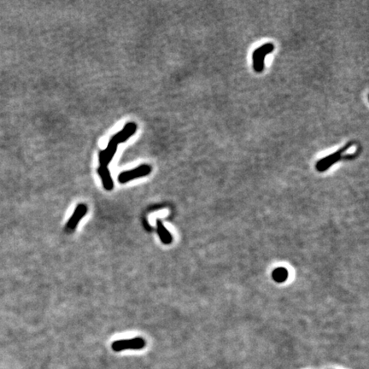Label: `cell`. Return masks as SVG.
<instances>
[{
	"label": "cell",
	"instance_id": "cell-1",
	"mask_svg": "<svg viewBox=\"0 0 369 369\" xmlns=\"http://www.w3.org/2000/svg\"><path fill=\"white\" fill-rule=\"evenodd\" d=\"M137 129H138L137 124L134 121H130L125 125L124 128H122L121 131L113 135L108 143L107 147L99 152V156H98L99 167L98 168H108V165L112 161L115 152L117 151L119 144L126 142L131 138L132 136L136 133Z\"/></svg>",
	"mask_w": 369,
	"mask_h": 369
},
{
	"label": "cell",
	"instance_id": "cell-2",
	"mask_svg": "<svg viewBox=\"0 0 369 369\" xmlns=\"http://www.w3.org/2000/svg\"><path fill=\"white\" fill-rule=\"evenodd\" d=\"M362 150L363 148L358 141H349L345 146L340 148L339 151L317 161L316 164V170L319 173H323L338 161L354 160L361 154Z\"/></svg>",
	"mask_w": 369,
	"mask_h": 369
},
{
	"label": "cell",
	"instance_id": "cell-3",
	"mask_svg": "<svg viewBox=\"0 0 369 369\" xmlns=\"http://www.w3.org/2000/svg\"><path fill=\"white\" fill-rule=\"evenodd\" d=\"M276 49V46L269 42L256 48L252 54V66L254 70L261 74L264 70V59L266 56L273 52Z\"/></svg>",
	"mask_w": 369,
	"mask_h": 369
},
{
	"label": "cell",
	"instance_id": "cell-4",
	"mask_svg": "<svg viewBox=\"0 0 369 369\" xmlns=\"http://www.w3.org/2000/svg\"><path fill=\"white\" fill-rule=\"evenodd\" d=\"M151 172H152V167L151 165L144 163V164L139 165L137 168H133L131 170L121 172V174L118 175V182L121 184H125L136 179L148 176L151 175Z\"/></svg>",
	"mask_w": 369,
	"mask_h": 369
},
{
	"label": "cell",
	"instance_id": "cell-5",
	"mask_svg": "<svg viewBox=\"0 0 369 369\" xmlns=\"http://www.w3.org/2000/svg\"><path fill=\"white\" fill-rule=\"evenodd\" d=\"M145 346H146V342L143 338H135V339H121V340L115 341L111 345V348L115 352H120L127 349L138 350V349H143Z\"/></svg>",
	"mask_w": 369,
	"mask_h": 369
},
{
	"label": "cell",
	"instance_id": "cell-6",
	"mask_svg": "<svg viewBox=\"0 0 369 369\" xmlns=\"http://www.w3.org/2000/svg\"><path fill=\"white\" fill-rule=\"evenodd\" d=\"M88 206L85 204H79L77 207L74 208L73 215H71L70 218L68 221L65 227V230L67 232L71 233L72 231H74L77 228L79 222H81V219L84 217L85 215L88 213Z\"/></svg>",
	"mask_w": 369,
	"mask_h": 369
},
{
	"label": "cell",
	"instance_id": "cell-7",
	"mask_svg": "<svg viewBox=\"0 0 369 369\" xmlns=\"http://www.w3.org/2000/svg\"><path fill=\"white\" fill-rule=\"evenodd\" d=\"M97 174L100 176L103 186L106 191H111L114 188V182L109 168H97Z\"/></svg>",
	"mask_w": 369,
	"mask_h": 369
},
{
	"label": "cell",
	"instance_id": "cell-8",
	"mask_svg": "<svg viewBox=\"0 0 369 369\" xmlns=\"http://www.w3.org/2000/svg\"><path fill=\"white\" fill-rule=\"evenodd\" d=\"M157 231L158 236L163 245H168L173 242V236L168 229L165 228L160 220L157 221Z\"/></svg>",
	"mask_w": 369,
	"mask_h": 369
},
{
	"label": "cell",
	"instance_id": "cell-9",
	"mask_svg": "<svg viewBox=\"0 0 369 369\" xmlns=\"http://www.w3.org/2000/svg\"><path fill=\"white\" fill-rule=\"evenodd\" d=\"M289 273L285 268H277L272 273V278L277 283H283L288 278Z\"/></svg>",
	"mask_w": 369,
	"mask_h": 369
}]
</instances>
